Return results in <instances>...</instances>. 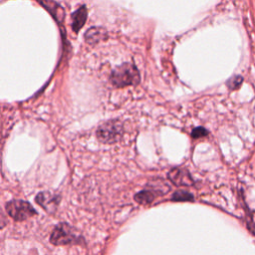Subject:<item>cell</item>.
I'll use <instances>...</instances> for the list:
<instances>
[{"mask_svg": "<svg viewBox=\"0 0 255 255\" xmlns=\"http://www.w3.org/2000/svg\"><path fill=\"white\" fill-rule=\"evenodd\" d=\"M111 82L118 88L136 86L140 83L141 76L138 68L132 63H124L112 71Z\"/></svg>", "mask_w": 255, "mask_h": 255, "instance_id": "cell-1", "label": "cell"}, {"mask_svg": "<svg viewBox=\"0 0 255 255\" xmlns=\"http://www.w3.org/2000/svg\"><path fill=\"white\" fill-rule=\"evenodd\" d=\"M80 232L68 223H60L51 234V243L54 245L80 244L83 241Z\"/></svg>", "mask_w": 255, "mask_h": 255, "instance_id": "cell-2", "label": "cell"}, {"mask_svg": "<svg viewBox=\"0 0 255 255\" xmlns=\"http://www.w3.org/2000/svg\"><path fill=\"white\" fill-rule=\"evenodd\" d=\"M124 134V125L119 119L111 120L101 125L96 132L97 139L103 143H115Z\"/></svg>", "mask_w": 255, "mask_h": 255, "instance_id": "cell-3", "label": "cell"}, {"mask_svg": "<svg viewBox=\"0 0 255 255\" xmlns=\"http://www.w3.org/2000/svg\"><path fill=\"white\" fill-rule=\"evenodd\" d=\"M6 211L16 222H23L37 213L29 203L20 199H14L7 203Z\"/></svg>", "mask_w": 255, "mask_h": 255, "instance_id": "cell-4", "label": "cell"}, {"mask_svg": "<svg viewBox=\"0 0 255 255\" xmlns=\"http://www.w3.org/2000/svg\"><path fill=\"white\" fill-rule=\"evenodd\" d=\"M169 178L176 187H191L194 181L186 168H175L169 173Z\"/></svg>", "mask_w": 255, "mask_h": 255, "instance_id": "cell-5", "label": "cell"}, {"mask_svg": "<svg viewBox=\"0 0 255 255\" xmlns=\"http://www.w3.org/2000/svg\"><path fill=\"white\" fill-rule=\"evenodd\" d=\"M36 203L41 206L47 212L54 213L60 203V196L49 191H43L36 196Z\"/></svg>", "mask_w": 255, "mask_h": 255, "instance_id": "cell-6", "label": "cell"}, {"mask_svg": "<svg viewBox=\"0 0 255 255\" xmlns=\"http://www.w3.org/2000/svg\"><path fill=\"white\" fill-rule=\"evenodd\" d=\"M106 38H107L106 30L100 27L90 28L85 34V40L91 45L97 44Z\"/></svg>", "mask_w": 255, "mask_h": 255, "instance_id": "cell-7", "label": "cell"}, {"mask_svg": "<svg viewBox=\"0 0 255 255\" xmlns=\"http://www.w3.org/2000/svg\"><path fill=\"white\" fill-rule=\"evenodd\" d=\"M88 12L85 6L80 7L72 14V28L74 32H78L85 25L87 20Z\"/></svg>", "mask_w": 255, "mask_h": 255, "instance_id": "cell-8", "label": "cell"}, {"mask_svg": "<svg viewBox=\"0 0 255 255\" xmlns=\"http://www.w3.org/2000/svg\"><path fill=\"white\" fill-rule=\"evenodd\" d=\"M159 196L157 194V192L152 190L151 188L148 187L147 190H143V191H141L139 193H137L135 195V200L137 203L141 204V205H149L151 203L154 202V199Z\"/></svg>", "mask_w": 255, "mask_h": 255, "instance_id": "cell-9", "label": "cell"}, {"mask_svg": "<svg viewBox=\"0 0 255 255\" xmlns=\"http://www.w3.org/2000/svg\"><path fill=\"white\" fill-rule=\"evenodd\" d=\"M38 1L47 9L49 10L52 14H54L55 18H57L58 20H61L64 17V12L61 10V8L56 4L54 3L51 0H38Z\"/></svg>", "mask_w": 255, "mask_h": 255, "instance_id": "cell-10", "label": "cell"}, {"mask_svg": "<svg viewBox=\"0 0 255 255\" xmlns=\"http://www.w3.org/2000/svg\"><path fill=\"white\" fill-rule=\"evenodd\" d=\"M172 199L174 202H191L193 200V195L188 191H177L173 194Z\"/></svg>", "mask_w": 255, "mask_h": 255, "instance_id": "cell-11", "label": "cell"}, {"mask_svg": "<svg viewBox=\"0 0 255 255\" xmlns=\"http://www.w3.org/2000/svg\"><path fill=\"white\" fill-rule=\"evenodd\" d=\"M242 83H243V78L241 76L238 75V76H233L232 78H230L227 81L226 85L230 90H236L242 85Z\"/></svg>", "mask_w": 255, "mask_h": 255, "instance_id": "cell-12", "label": "cell"}, {"mask_svg": "<svg viewBox=\"0 0 255 255\" xmlns=\"http://www.w3.org/2000/svg\"><path fill=\"white\" fill-rule=\"evenodd\" d=\"M208 135V131L206 130L205 128L203 127H198V128H195V129L192 131L191 133V137L193 139H197V138H203V137H206Z\"/></svg>", "mask_w": 255, "mask_h": 255, "instance_id": "cell-13", "label": "cell"}]
</instances>
